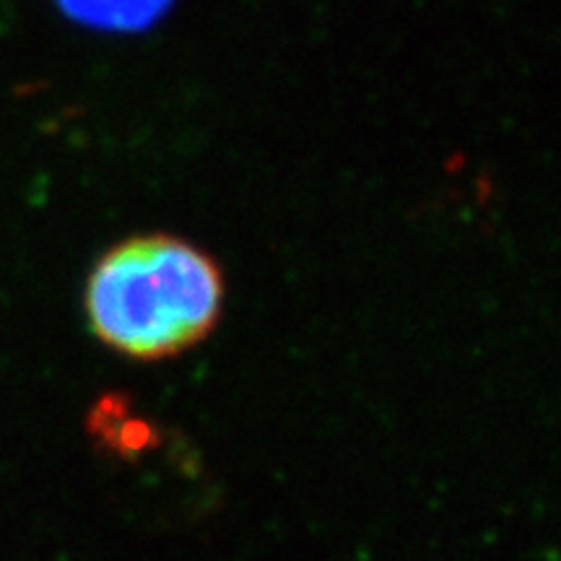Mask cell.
Returning <instances> with one entry per match:
<instances>
[{
    "mask_svg": "<svg viewBox=\"0 0 561 561\" xmlns=\"http://www.w3.org/2000/svg\"><path fill=\"white\" fill-rule=\"evenodd\" d=\"M170 0H60L73 19L107 30H133L157 19Z\"/></svg>",
    "mask_w": 561,
    "mask_h": 561,
    "instance_id": "2",
    "label": "cell"
},
{
    "mask_svg": "<svg viewBox=\"0 0 561 561\" xmlns=\"http://www.w3.org/2000/svg\"><path fill=\"white\" fill-rule=\"evenodd\" d=\"M83 301L91 333L107 348L138 362L174 359L219 325L224 273L182 237L136 234L102 252Z\"/></svg>",
    "mask_w": 561,
    "mask_h": 561,
    "instance_id": "1",
    "label": "cell"
}]
</instances>
